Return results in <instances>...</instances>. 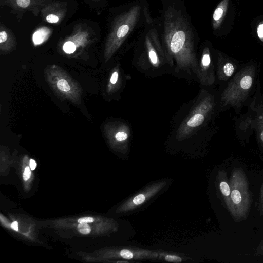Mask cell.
I'll return each mask as SVG.
<instances>
[{
  "label": "cell",
  "instance_id": "9a60e30c",
  "mask_svg": "<svg viewBox=\"0 0 263 263\" xmlns=\"http://www.w3.org/2000/svg\"><path fill=\"white\" fill-rule=\"evenodd\" d=\"M219 187L220 191L223 195L228 196L230 194V188L226 182H221L220 183Z\"/></svg>",
  "mask_w": 263,
  "mask_h": 263
},
{
  "label": "cell",
  "instance_id": "44dd1931",
  "mask_svg": "<svg viewBox=\"0 0 263 263\" xmlns=\"http://www.w3.org/2000/svg\"><path fill=\"white\" fill-rule=\"evenodd\" d=\"M17 5L22 8H26L30 4V0H16Z\"/></svg>",
  "mask_w": 263,
  "mask_h": 263
},
{
  "label": "cell",
  "instance_id": "6da1fadb",
  "mask_svg": "<svg viewBox=\"0 0 263 263\" xmlns=\"http://www.w3.org/2000/svg\"><path fill=\"white\" fill-rule=\"evenodd\" d=\"M158 18L171 74L198 81L199 38L183 0H162Z\"/></svg>",
  "mask_w": 263,
  "mask_h": 263
},
{
  "label": "cell",
  "instance_id": "4fadbf2b",
  "mask_svg": "<svg viewBox=\"0 0 263 263\" xmlns=\"http://www.w3.org/2000/svg\"><path fill=\"white\" fill-rule=\"evenodd\" d=\"M77 228L78 231L83 234H88L91 232V228L87 223H79Z\"/></svg>",
  "mask_w": 263,
  "mask_h": 263
},
{
  "label": "cell",
  "instance_id": "30bf717a",
  "mask_svg": "<svg viewBox=\"0 0 263 263\" xmlns=\"http://www.w3.org/2000/svg\"><path fill=\"white\" fill-rule=\"evenodd\" d=\"M150 194L151 193L149 192L147 194L141 193L137 195L134 198L132 201V203H130L127 205V207L128 208H131L134 206L139 205L143 203L145 200L146 197L149 196Z\"/></svg>",
  "mask_w": 263,
  "mask_h": 263
},
{
  "label": "cell",
  "instance_id": "5b68a950",
  "mask_svg": "<svg viewBox=\"0 0 263 263\" xmlns=\"http://www.w3.org/2000/svg\"><path fill=\"white\" fill-rule=\"evenodd\" d=\"M106 133L111 141L124 147L128 146L132 136L130 125L124 121L110 123Z\"/></svg>",
  "mask_w": 263,
  "mask_h": 263
},
{
  "label": "cell",
  "instance_id": "d4e9b609",
  "mask_svg": "<svg viewBox=\"0 0 263 263\" xmlns=\"http://www.w3.org/2000/svg\"><path fill=\"white\" fill-rule=\"evenodd\" d=\"M11 228L15 231H18V224L17 221L13 222L11 224Z\"/></svg>",
  "mask_w": 263,
  "mask_h": 263
},
{
  "label": "cell",
  "instance_id": "5bb4252c",
  "mask_svg": "<svg viewBox=\"0 0 263 263\" xmlns=\"http://www.w3.org/2000/svg\"><path fill=\"white\" fill-rule=\"evenodd\" d=\"M234 71V67L231 63H226L223 67L224 74L228 77L232 75Z\"/></svg>",
  "mask_w": 263,
  "mask_h": 263
},
{
  "label": "cell",
  "instance_id": "e0dca14e",
  "mask_svg": "<svg viewBox=\"0 0 263 263\" xmlns=\"http://www.w3.org/2000/svg\"><path fill=\"white\" fill-rule=\"evenodd\" d=\"M165 259L167 261L173 262H180L182 261L181 257L173 255H167L165 257Z\"/></svg>",
  "mask_w": 263,
  "mask_h": 263
},
{
  "label": "cell",
  "instance_id": "ffe728a7",
  "mask_svg": "<svg viewBox=\"0 0 263 263\" xmlns=\"http://www.w3.org/2000/svg\"><path fill=\"white\" fill-rule=\"evenodd\" d=\"M46 21L50 23H55L58 22L59 18L54 14H49L46 17Z\"/></svg>",
  "mask_w": 263,
  "mask_h": 263
},
{
  "label": "cell",
  "instance_id": "277c9868",
  "mask_svg": "<svg viewBox=\"0 0 263 263\" xmlns=\"http://www.w3.org/2000/svg\"><path fill=\"white\" fill-rule=\"evenodd\" d=\"M44 73L49 85L59 96L77 104L80 103L81 88L65 70L58 66L49 65Z\"/></svg>",
  "mask_w": 263,
  "mask_h": 263
},
{
  "label": "cell",
  "instance_id": "cb8c5ba5",
  "mask_svg": "<svg viewBox=\"0 0 263 263\" xmlns=\"http://www.w3.org/2000/svg\"><path fill=\"white\" fill-rule=\"evenodd\" d=\"M29 165L30 169L33 170L36 168L37 164L34 160L31 159L29 161Z\"/></svg>",
  "mask_w": 263,
  "mask_h": 263
},
{
  "label": "cell",
  "instance_id": "ac0fdd59",
  "mask_svg": "<svg viewBox=\"0 0 263 263\" xmlns=\"http://www.w3.org/2000/svg\"><path fill=\"white\" fill-rule=\"evenodd\" d=\"M257 34L259 39L263 42V21L260 22L257 26Z\"/></svg>",
  "mask_w": 263,
  "mask_h": 263
},
{
  "label": "cell",
  "instance_id": "2e32d148",
  "mask_svg": "<svg viewBox=\"0 0 263 263\" xmlns=\"http://www.w3.org/2000/svg\"><path fill=\"white\" fill-rule=\"evenodd\" d=\"M120 256L125 259H130L133 257V254L130 250L123 249L120 251Z\"/></svg>",
  "mask_w": 263,
  "mask_h": 263
},
{
  "label": "cell",
  "instance_id": "8992f818",
  "mask_svg": "<svg viewBox=\"0 0 263 263\" xmlns=\"http://www.w3.org/2000/svg\"><path fill=\"white\" fill-rule=\"evenodd\" d=\"M198 60V82L203 86H209L214 81L212 72H211L212 59L209 47L204 46L200 54Z\"/></svg>",
  "mask_w": 263,
  "mask_h": 263
},
{
  "label": "cell",
  "instance_id": "9c48e42d",
  "mask_svg": "<svg viewBox=\"0 0 263 263\" xmlns=\"http://www.w3.org/2000/svg\"><path fill=\"white\" fill-rule=\"evenodd\" d=\"M49 35V30L47 27L40 28L35 31L33 36L32 40L36 45L42 44L48 37Z\"/></svg>",
  "mask_w": 263,
  "mask_h": 263
},
{
  "label": "cell",
  "instance_id": "ba28073f",
  "mask_svg": "<svg viewBox=\"0 0 263 263\" xmlns=\"http://www.w3.org/2000/svg\"><path fill=\"white\" fill-rule=\"evenodd\" d=\"M229 0H222L215 8L212 16V26L214 29H218L225 17L228 9Z\"/></svg>",
  "mask_w": 263,
  "mask_h": 263
},
{
  "label": "cell",
  "instance_id": "8fae6325",
  "mask_svg": "<svg viewBox=\"0 0 263 263\" xmlns=\"http://www.w3.org/2000/svg\"><path fill=\"white\" fill-rule=\"evenodd\" d=\"M63 49L65 53L71 54L75 51L76 46L72 42L68 41L64 43L63 46Z\"/></svg>",
  "mask_w": 263,
  "mask_h": 263
},
{
  "label": "cell",
  "instance_id": "7c38bea8",
  "mask_svg": "<svg viewBox=\"0 0 263 263\" xmlns=\"http://www.w3.org/2000/svg\"><path fill=\"white\" fill-rule=\"evenodd\" d=\"M231 198L235 204H239L242 200L241 195L239 190L234 189L231 193Z\"/></svg>",
  "mask_w": 263,
  "mask_h": 263
},
{
  "label": "cell",
  "instance_id": "484cf974",
  "mask_svg": "<svg viewBox=\"0 0 263 263\" xmlns=\"http://www.w3.org/2000/svg\"><path fill=\"white\" fill-rule=\"evenodd\" d=\"M260 138H261V139L262 140V141H263V131L261 132V133L260 134Z\"/></svg>",
  "mask_w": 263,
  "mask_h": 263
},
{
  "label": "cell",
  "instance_id": "52a82bcc",
  "mask_svg": "<svg viewBox=\"0 0 263 263\" xmlns=\"http://www.w3.org/2000/svg\"><path fill=\"white\" fill-rule=\"evenodd\" d=\"M127 76L122 70L119 64L112 70L107 86V92L109 94L121 91L125 86Z\"/></svg>",
  "mask_w": 263,
  "mask_h": 263
},
{
  "label": "cell",
  "instance_id": "7a4b0ae2",
  "mask_svg": "<svg viewBox=\"0 0 263 263\" xmlns=\"http://www.w3.org/2000/svg\"><path fill=\"white\" fill-rule=\"evenodd\" d=\"M134 47L133 63L139 72L148 77L171 74L158 18H153L145 26Z\"/></svg>",
  "mask_w": 263,
  "mask_h": 263
},
{
  "label": "cell",
  "instance_id": "3957f363",
  "mask_svg": "<svg viewBox=\"0 0 263 263\" xmlns=\"http://www.w3.org/2000/svg\"><path fill=\"white\" fill-rule=\"evenodd\" d=\"M202 90L189 104L182 119L175 125L171 136L179 141L196 136L203 127L213 108L212 96Z\"/></svg>",
  "mask_w": 263,
  "mask_h": 263
},
{
  "label": "cell",
  "instance_id": "7402d4cb",
  "mask_svg": "<svg viewBox=\"0 0 263 263\" xmlns=\"http://www.w3.org/2000/svg\"><path fill=\"white\" fill-rule=\"evenodd\" d=\"M94 221V219L91 217H85L79 218L78 220L79 223L85 222V223H91Z\"/></svg>",
  "mask_w": 263,
  "mask_h": 263
},
{
  "label": "cell",
  "instance_id": "603a6c76",
  "mask_svg": "<svg viewBox=\"0 0 263 263\" xmlns=\"http://www.w3.org/2000/svg\"><path fill=\"white\" fill-rule=\"evenodd\" d=\"M7 39V34L4 31L0 32V43H3L5 42Z\"/></svg>",
  "mask_w": 263,
  "mask_h": 263
},
{
  "label": "cell",
  "instance_id": "d6986e66",
  "mask_svg": "<svg viewBox=\"0 0 263 263\" xmlns=\"http://www.w3.org/2000/svg\"><path fill=\"white\" fill-rule=\"evenodd\" d=\"M30 168V167L27 166V167H26V168L24 170V173L23 174V178L25 181H27L30 177L31 173Z\"/></svg>",
  "mask_w": 263,
  "mask_h": 263
}]
</instances>
